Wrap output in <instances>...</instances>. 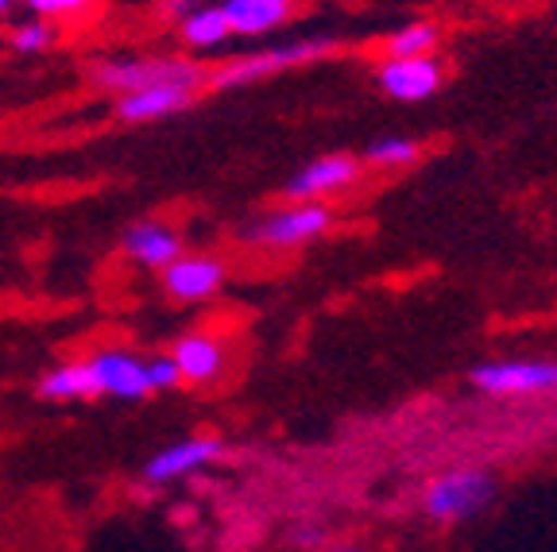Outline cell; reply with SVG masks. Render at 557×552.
I'll list each match as a JSON object with an SVG mask.
<instances>
[{"label":"cell","mask_w":557,"mask_h":552,"mask_svg":"<svg viewBox=\"0 0 557 552\" xmlns=\"http://www.w3.org/2000/svg\"><path fill=\"white\" fill-rule=\"evenodd\" d=\"M94 81L109 93H132L144 86H209V70L178 54H132V59H101L94 66Z\"/></svg>","instance_id":"6da1fadb"},{"label":"cell","mask_w":557,"mask_h":552,"mask_svg":"<svg viewBox=\"0 0 557 552\" xmlns=\"http://www.w3.org/2000/svg\"><path fill=\"white\" fill-rule=\"evenodd\" d=\"M499 491L496 472H487L480 464H461L442 472L437 479H430L426 494H422V510L426 518L437 526H453V522L476 518L480 510L492 506Z\"/></svg>","instance_id":"7a4b0ae2"},{"label":"cell","mask_w":557,"mask_h":552,"mask_svg":"<svg viewBox=\"0 0 557 552\" xmlns=\"http://www.w3.org/2000/svg\"><path fill=\"white\" fill-rule=\"evenodd\" d=\"M333 51H337V39H290V43H278V47H268V51L240 54V59L225 62L221 70H213V74H209V86H213V89L252 86V81L275 78V74H283V70L318 62V59H325V54H333Z\"/></svg>","instance_id":"3957f363"},{"label":"cell","mask_w":557,"mask_h":552,"mask_svg":"<svg viewBox=\"0 0 557 552\" xmlns=\"http://www.w3.org/2000/svg\"><path fill=\"white\" fill-rule=\"evenodd\" d=\"M333 225V209L325 201H287V205L268 209L256 221L244 225V240L256 248H298L318 236H325Z\"/></svg>","instance_id":"277c9868"},{"label":"cell","mask_w":557,"mask_h":552,"mask_svg":"<svg viewBox=\"0 0 557 552\" xmlns=\"http://www.w3.org/2000/svg\"><path fill=\"white\" fill-rule=\"evenodd\" d=\"M472 387L492 398H522L557 390V360H496L469 372Z\"/></svg>","instance_id":"5b68a950"},{"label":"cell","mask_w":557,"mask_h":552,"mask_svg":"<svg viewBox=\"0 0 557 552\" xmlns=\"http://www.w3.org/2000/svg\"><path fill=\"white\" fill-rule=\"evenodd\" d=\"M159 275H163L159 283H163L166 298H174V302H183V305H194V302H209V298L225 286L228 267L218 260V255H209V251H183V255L166 263Z\"/></svg>","instance_id":"8992f818"},{"label":"cell","mask_w":557,"mask_h":552,"mask_svg":"<svg viewBox=\"0 0 557 552\" xmlns=\"http://www.w3.org/2000/svg\"><path fill=\"white\" fill-rule=\"evenodd\" d=\"M225 456V440L221 437H190V440H174L166 449H159L156 456L144 464V484L163 487V484H178V479H190V475L206 472L209 464H218Z\"/></svg>","instance_id":"52a82bcc"},{"label":"cell","mask_w":557,"mask_h":552,"mask_svg":"<svg viewBox=\"0 0 557 552\" xmlns=\"http://www.w3.org/2000/svg\"><path fill=\"white\" fill-rule=\"evenodd\" d=\"M445 66L437 62V54H422V59H383L375 66V86L383 89V97L403 104L430 101L442 89Z\"/></svg>","instance_id":"ba28073f"},{"label":"cell","mask_w":557,"mask_h":552,"mask_svg":"<svg viewBox=\"0 0 557 552\" xmlns=\"http://www.w3.org/2000/svg\"><path fill=\"white\" fill-rule=\"evenodd\" d=\"M89 367H94V379L101 387V394L124 398V402H144L148 394H156L148 375V360L128 348H101V352L89 355Z\"/></svg>","instance_id":"9c48e42d"},{"label":"cell","mask_w":557,"mask_h":552,"mask_svg":"<svg viewBox=\"0 0 557 552\" xmlns=\"http://www.w3.org/2000/svg\"><path fill=\"white\" fill-rule=\"evenodd\" d=\"M360 178V163L352 155H322L313 159L310 166L295 174V178L283 186V198L287 201H325L330 193L348 190L352 181Z\"/></svg>","instance_id":"30bf717a"},{"label":"cell","mask_w":557,"mask_h":552,"mask_svg":"<svg viewBox=\"0 0 557 552\" xmlns=\"http://www.w3.org/2000/svg\"><path fill=\"white\" fill-rule=\"evenodd\" d=\"M198 89L190 86H144L132 89V93L116 97V121L124 124H151V121H166V116L190 109Z\"/></svg>","instance_id":"8fae6325"},{"label":"cell","mask_w":557,"mask_h":552,"mask_svg":"<svg viewBox=\"0 0 557 552\" xmlns=\"http://www.w3.org/2000/svg\"><path fill=\"white\" fill-rule=\"evenodd\" d=\"M121 248L132 263H139V267L163 271L166 263L183 255L186 243H183V236H178V228L166 225V221H136V225L124 233Z\"/></svg>","instance_id":"7c38bea8"},{"label":"cell","mask_w":557,"mask_h":552,"mask_svg":"<svg viewBox=\"0 0 557 552\" xmlns=\"http://www.w3.org/2000/svg\"><path fill=\"white\" fill-rule=\"evenodd\" d=\"M166 355H171L174 367H178V379L190 382V387L213 382L225 372V344H221L213 333H183Z\"/></svg>","instance_id":"4fadbf2b"},{"label":"cell","mask_w":557,"mask_h":552,"mask_svg":"<svg viewBox=\"0 0 557 552\" xmlns=\"http://www.w3.org/2000/svg\"><path fill=\"white\" fill-rule=\"evenodd\" d=\"M221 12H225L233 35L260 39L295 16V0H221Z\"/></svg>","instance_id":"5bb4252c"},{"label":"cell","mask_w":557,"mask_h":552,"mask_svg":"<svg viewBox=\"0 0 557 552\" xmlns=\"http://www.w3.org/2000/svg\"><path fill=\"white\" fill-rule=\"evenodd\" d=\"M35 390H39L44 402H94V398H101V387H97L89 360L54 363Z\"/></svg>","instance_id":"9a60e30c"},{"label":"cell","mask_w":557,"mask_h":552,"mask_svg":"<svg viewBox=\"0 0 557 552\" xmlns=\"http://www.w3.org/2000/svg\"><path fill=\"white\" fill-rule=\"evenodd\" d=\"M178 35H183V43L190 51H218V47H225V39L233 32H228L221 4H198L190 16L178 20Z\"/></svg>","instance_id":"2e32d148"},{"label":"cell","mask_w":557,"mask_h":552,"mask_svg":"<svg viewBox=\"0 0 557 552\" xmlns=\"http://www.w3.org/2000/svg\"><path fill=\"white\" fill-rule=\"evenodd\" d=\"M437 43H442V27L430 20H414V24L395 27L383 39V51H387V59H422V54H434Z\"/></svg>","instance_id":"e0dca14e"},{"label":"cell","mask_w":557,"mask_h":552,"mask_svg":"<svg viewBox=\"0 0 557 552\" xmlns=\"http://www.w3.org/2000/svg\"><path fill=\"white\" fill-rule=\"evenodd\" d=\"M4 39L16 54H44L59 43V27L54 20H39V16H27L20 24L4 27Z\"/></svg>","instance_id":"ac0fdd59"},{"label":"cell","mask_w":557,"mask_h":552,"mask_svg":"<svg viewBox=\"0 0 557 552\" xmlns=\"http://www.w3.org/2000/svg\"><path fill=\"white\" fill-rule=\"evenodd\" d=\"M418 143L407 136H380L364 147V163L368 166H380V171H399V166L418 163Z\"/></svg>","instance_id":"d6986e66"},{"label":"cell","mask_w":557,"mask_h":552,"mask_svg":"<svg viewBox=\"0 0 557 552\" xmlns=\"http://www.w3.org/2000/svg\"><path fill=\"white\" fill-rule=\"evenodd\" d=\"M20 4L39 20H70V16L89 12L97 0H20Z\"/></svg>","instance_id":"ffe728a7"},{"label":"cell","mask_w":557,"mask_h":552,"mask_svg":"<svg viewBox=\"0 0 557 552\" xmlns=\"http://www.w3.org/2000/svg\"><path fill=\"white\" fill-rule=\"evenodd\" d=\"M148 375H151V387H156V390L183 387V379H178V367H174L171 355H151V360H148Z\"/></svg>","instance_id":"44dd1931"},{"label":"cell","mask_w":557,"mask_h":552,"mask_svg":"<svg viewBox=\"0 0 557 552\" xmlns=\"http://www.w3.org/2000/svg\"><path fill=\"white\" fill-rule=\"evenodd\" d=\"M290 544L302 552H318V544H322V529H313V526H302L290 534Z\"/></svg>","instance_id":"7402d4cb"},{"label":"cell","mask_w":557,"mask_h":552,"mask_svg":"<svg viewBox=\"0 0 557 552\" xmlns=\"http://www.w3.org/2000/svg\"><path fill=\"white\" fill-rule=\"evenodd\" d=\"M198 4H206V0H163V12L174 20V24H178V20L190 16V12L198 9Z\"/></svg>","instance_id":"603a6c76"},{"label":"cell","mask_w":557,"mask_h":552,"mask_svg":"<svg viewBox=\"0 0 557 552\" xmlns=\"http://www.w3.org/2000/svg\"><path fill=\"white\" fill-rule=\"evenodd\" d=\"M12 4H16V0H0V20L9 16V9H12Z\"/></svg>","instance_id":"cb8c5ba5"},{"label":"cell","mask_w":557,"mask_h":552,"mask_svg":"<svg viewBox=\"0 0 557 552\" xmlns=\"http://www.w3.org/2000/svg\"><path fill=\"white\" fill-rule=\"evenodd\" d=\"M330 552H360V549H330Z\"/></svg>","instance_id":"d4e9b609"}]
</instances>
